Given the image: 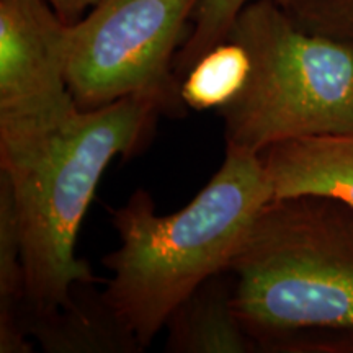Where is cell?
Listing matches in <instances>:
<instances>
[{
	"mask_svg": "<svg viewBox=\"0 0 353 353\" xmlns=\"http://www.w3.org/2000/svg\"><path fill=\"white\" fill-rule=\"evenodd\" d=\"M161 112L148 97H125L94 110L0 117V174L19 216L26 298L20 316L63 307L77 285L101 278L76 255L77 232L114 157L139 148Z\"/></svg>",
	"mask_w": 353,
	"mask_h": 353,
	"instance_id": "cell-1",
	"label": "cell"
},
{
	"mask_svg": "<svg viewBox=\"0 0 353 353\" xmlns=\"http://www.w3.org/2000/svg\"><path fill=\"white\" fill-rule=\"evenodd\" d=\"M257 353H353V208L327 196L263 206L229 263Z\"/></svg>",
	"mask_w": 353,
	"mask_h": 353,
	"instance_id": "cell-2",
	"label": "cell"
},
{
	"mask_svg": "<svg viewBox=\"0 0 353 353\" xmlns=\"http://www.w3.org/2000/svg\"><path fill=\"white\" fill-rule=\"evenodd\" d=\"M272 198L259 154L226 148L223 165L183 210L157 214L139 188L110 211L120 247L103 257L112 278L101 293L141 347L203 281L228 270Z\"/></svg>",
	"mask_w": 353,
	"mask_h": 353,
	"instance_id": "cell-3",
	"label": "cell"
},
{
	"mask_svg": "<svg viewBox=\"0 0 353 353\" xmlns=\"http://www.w3.org/2000/svg\"><path fill=\"white\" fill-rule=\"evenodd\" d=\"M228 39L250 76L219 114L228 148L250 154L283 141L353 132V48L304 32L275 0H250Z\"/></svg>",
	"mask_w": 353,
	"mask_h": 353,
	"instance_id": "cell-4",
	"label": "cell"
},
{
	"mask_svg": "<svg viewBox=\"0 0 353 353\" xmlns=\"http://www.w3.org/2000/svg\"><path fill=\"white\" fill-rule=\"evenodd\" d=\"M201 0H99L69 28L65 81L79 108L148 97L162 113L183 101L172 70L185 25Z\"/></svg>",
	"mask_w": 353,
	"mask_h": 353,
	"instance_id": "cell-5",
	"label": "cell"
},
{
	"mask_svg": "<svg viewBox=\"0 0 353 353\" xmlns=\"http://www.w3.org/2000/svg\"><path fill=\"white\" fill-rule=\"evenodd\" d=\"M69 28L46 0H0V117L76 107L65 81Z\"/></svg>",
	"mask_w": 353,
	"mask_h": 353,
	"instance_id": "cell-6",
	"label": "cell"
},
{
	"mask_svg": "<svg viewBox=\"0 0 353 353\" xmlns=\"http://www.w3.org/2000/svg\"><path fill=\"white\" fill-rule=\"evenodd\" d=\"M272 200L327 196L353 208V132L283 141L262 154Z\"/></svg>",
	"mask_w": 353,
	"mask_h": 353,
	"instance_id": "cell-7",
	"label": "cell"
},
{
	"mask_svg": "<svg viewBox=\"0 0 353 353\" xmlns=\"http://www.w3.org/2000/svg\"><path fill=\"white\" fill-rule=\"evenodd\" d=\"M94 285H77L63 307L21 316L26 334L51 353H138L143 352L134 334L118 319L95 293Z\"/></svg>",
	"mask_w": 353,
	"mask_h": 353,
	"instance_id": "cell-8",
	"label": "cell"
},
{
	"mask_svg": "<svg viewBox=\"0 0 353 353\" xmlns=\"http://www.w3.org/2000/svg\"><path fill=\"white\" fill-rule=\"evenodd\" d=\"M234 275L208 278L174 309L165 322L170 353H257L234 307Z\"/></svg>",
	"mask_w": 353,
	"mask_h": 353,
	"instance_id": "cell-9",
	"label": "cell"
},
{
	"mask_svg": "<svg viewBox=\"0 0 353 353\" xmlns=\"http://www.w3.org/2000/svg\"><path fill=\"white\" fill-rule=\"evenodd\" d=\"M249 76V52L234 39H226L188 69L180 83V99L195 112H219L239 97Z\"/></svg>",
	"mask_w": 353,
	"mask_h": 353,
	"instance_id": "cell-10",
	"label": "cell"
},
{
	"mask_svg": "<svg viewBox=\"0 0 353 353\" xmlns=\"http://www.w3.org/2000/svg\"><path fill=\"white\" fill-rule=\"evenodd\" d=\"M26 298L23 247L8 180L0 174V325L21 322Z\"/></svg>",
	"mask_w": 353,
	"mask_h": 353,
	"instance_id": "cell-11",
	"label": "cell"
},
{
	"mask_svg": "<svg viewBox=\"0 0 353 353\" xmlns=\"http://www.w3.org/2000/svg\"><path fill=\"white\" fill-rule=\"evenodd\" d=\"M249 2L250 0H201L195 12V26L175 56L176 77L185 76L211 48L226 41L237 15ZM275 2L285 7L286 0Z\"/></svg>",
	"mask_w": 353,
	"mask_h": 353,
	"instance_id": "cell-12",
	"label": "cell"
},
{
	"mask_svg": "<svg viewBox=\"0 0 353 353\" xmlns=\"http://www.w3.org/2000/svg\"><path fill=\"white\" fill-rule=\"evenodd\" d=\"M283 8L304 32L353 48V0H286Z\"/></svg>",
	"mask_w": 353,
	"mask_h": 353,
	"instance_id": "cell-13",
	"label": "cell"
},
{
	"mask_svg": "<svg viewBox=\"0 0 353 353\" xmlns=\"http://www.w3.org/2000/svg\"><path fill=\"white\" fill-rule=\"evenodd\" d=\"M64 23L72 25L85 15L99 0H46Z\"/></svg>",
	"mask_w": 353,
	"mask_h": 353,
	"instance_id": "cell-14",
	"label": "cell"
}]
</instances>
